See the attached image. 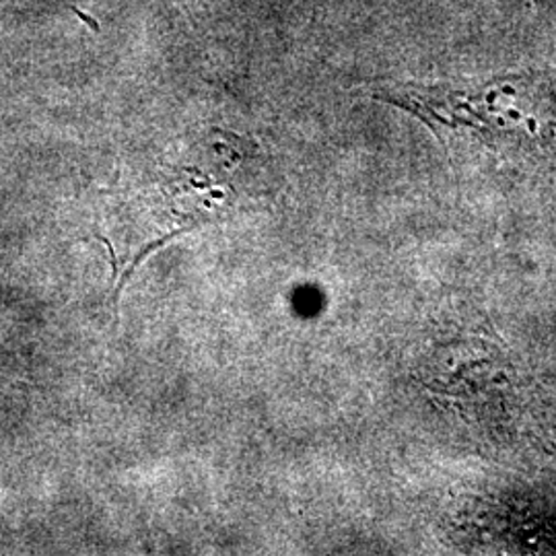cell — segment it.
Wrapping results in <instances>:
<instances>
[{
	"mask_svg": "<svg viewBox=\"0 0 556 556\" xmlns=\"http://www.w3.org/2000/svg\"><path fill=\"white\" fill-rule=\"evenodd\" d=\"M367 96L418 119L457 165L523 179L556 176V64L374 80Z\"/></svg>",
	"mask_w": 556,
	"mask_h": 556,
	"instance_id": "cell-1",
	"label": "cell"
},
{
	"mask_svg": "<svg viewBox=\"0 0 556 556\" xmlns=\"http://www.w3.org/2000/svg\"><path fill=\"white\" fill-rule=\"evenodd\" d=\"M2 381H4V378H0V383H2Z\"/></svg>",
	"mask_w": 556,
	"mask_h": 556,
	"instance_id": "cell-3",
	"label": "cell"
},
{
	"mask_svg": "<svg viewBox=\"0 0 556 556\" xmlns=\"http://www.w3.org/2000/svg\"><path fill=\"white\" fill-rule=\"evenodd\" d=\"M536 13V17H540L551 25H556V0H528Z\"/></svg>",
	"mask_w": 556,
	"mask_h": 556,
	"instance_id": "cell-2",
	"label": "cell"
}]
</instances>
